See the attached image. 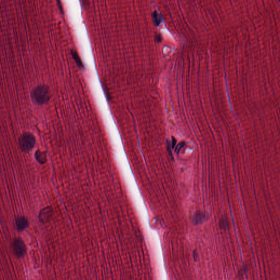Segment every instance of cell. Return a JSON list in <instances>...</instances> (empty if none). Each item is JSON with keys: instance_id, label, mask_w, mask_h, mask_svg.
<instances>
[{"instance_id": "cell-1", "label": "cell", "mask_w": 280, "mask_h": 280, "mask_svg": "<svg viewBox=\"0 0 280 280\" xmlns=\"http://www.w3.org/2000/svg\"><path fill=\"white\" fill-rule=\"evenodd\" d=\"M31 97L33 102L37 105H43L48 103L50 99L49 87L44 84L38 85L31 91Z\"/></svg>"}, {"instance_id": "cell-2", "label": "cell", "mask_w": 280, "mask_h": 280, "mask_svg": "<svg viewBox=\"0 0 280 280\" xmlns=\"http://www.w3.org/2000/svg\"><path fill=\"white\" fill-rule=\"evenodd\" d=\"M35 137L32 133H25L22 134L19 140L21 150L24 152H29L35 144Z\"/></svg>"}, {"instance_id": "cell-3", "label": "cell", "mask_w": 280, "mask_h": 280, "mask_svg": "<svg viewBox=\"0 0 280 280\" xmlns=\"http://www.w3.org/2000/svg\"><path fill=\"white\" fill-rule=\"evenodd\" d=\"M13 249L15 254L18 258L23 257L26 254L27 248L23 241L20 238H17L13 242Z\"/></svg>"}, {"instance_id": "cell-4", "label": "cell", "mask_w": 280, "mask_h": 280, "mask_svg": "<svg viewBox=\"0 0 280 280\" xmlns=\"http://www.w3.org/2000/svg\"><path fill=\"white\" fill-rule=\"evenodd\" d=\"M53 214V210L49 207L43 209L40 212L39 218L41 221L43 223H46L48 222L50 218Z\"/></svg>"}, {"instance_id": "cell-5", "label": "cell", "mask_w": 280, "mask_h": 280, "mask_svg": "<svg viewBox=\"0 0 280 280\" xmlns=\"http://www.w3.org/2000/svg\"><path fill=\"white\" fill-rule=\"evenodd\" d=\"M15 224L17 227V230L19 231H23L29 225L28 220L25 217H17L15 220Z\"/></svg>"}, {"instance_id": "cell-6", "label": "cell", "mask_w": 280, "mask_h": 280, "mask_svg": "<svg viewBox=\"0 0 280 280\" xmlns=\"http://www.w3.org/2000/svg\"><path fill=\"white\" fill-rule=\"evenodd\" d=\"M35 158L39 163L44 164L47 161V155L45 152L37 150L35 153Z\"/></svg>"}, {"instance_id": "cell-7", "label": "cell", "mask_w": 280, "mask_h": 280, "mask_svg": "<svg viewBox=\"0 0 280 280\" xmlns=\"http://www.w3.org/2000/svg\"><path fill=\"white\" fill-rule=\"evenodd\" d=\"M206 220V216L203 212H197L195 214L193 218V221L195 224L202 223Z\"/></svg>"}, {"instance_id": "cell-8", "label": "cell", "mask_w": 280, "mask_h": 280, "mask_svg": "<svg viewBox=\"0 0 280 280\" xmlns=\"http://www.w3.org/2000/svg\"><path fill=\"white\" fill-rule=\"evenodd\" d=\"M71 53L72 56L73 57L74 60L77 63L78 66L80 67V68H83V63H82V60H81L80 57L79 56L78 54L77 53V52L76 50L72 49V50H71Z\"/></svg>"}, {"instance_id": "cell-9", "label": "cell", "mask_w": 280, "mask_h": 280, "mask_svg": "<svg viewBox=\"0 0 280 280\" xmlns=\"http://www.w3.org/2000/svg\"><path fill=\"white\" fill-rule=\"evenodd\" d=\"M153 17V19L154 22L156 25H158L161 22V16L160 13L157 12V11H154L152 15Z\"/></svg>"}, {"instance_id": "cell-10", "label": "cell", "mask_w": 280, "mask_h": 280, "mask_svg": "<svg viewBox=\"0 0 280 280\" xmlns=\"http://www.w3.org/2000/svg\"><path fill=\"white\" fill-rule=\"evenodd\" d=\"M220 227L222 228L225 229V228H227V227H228V221H227L226 219L223 218L220 220Z\"/></svg>"}, {"instance_id": "cell-11", "label": "cell", "mask_w": 280, "mask_h": 280, "mask_svg": "<svg viewBox=\"0 0 280 280\" xmlns=\"http://www.w3.org/2000/svg\"><path fill=\"white\" fill-rule=\"evenodd\" d=\"M184 142H181L180 144H178L177 146V147L175 149V152L176 153H178L180 150H181V149L184 147Z\"/></svg>"}, {"instance_id": "cell-12", "label": "cell", "mask_w": 280, "mask_h": 280, "mask_svg": "<svg viewBox=\"0 0 280 280\" xmlns=\"http://www.w3.org/2000/svg\"><path fill=\"white\" fill-rule=\"evenodd\" d=\"M57 4L58 8H59V10H60V12H61L62 13H63V6H62L61 4V2H60L59 1H57Z\"/></svg>"}, {"instance_id": "cell-13", "label": "cell", "mask_w": 280, "mask_h": 280, "mask_svg": "<svg viewBox=\"0 0 280 280\" xmlns=\"http://www.w3.org/2000/svg\"><path fill=\"white\" fill-rule=\"evenodd\" d=\"M167 150H168V152L170 154V156L171 157L172 156V154H171V150H170V144L169 142H167Z\"/></svg>"}, {"instance_id": "cell-14", "label": "cell", "mask_w": 280, "mask_h": 280, "mask_svg": "<svg viewBox=\"0 0 280 280\" xmlns=\"http://www.w3.org/2000/svg\"><path fill=\"white\" fill-rule=\"evenodd\" d=\"M176 144V140L174 137H172V148L175 147Z\"/></svg>"}]
</instances>
